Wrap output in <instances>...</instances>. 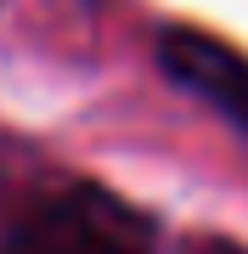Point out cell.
Masks as SVG:
<instances>
[{
  "label": "cell",
  "mask_w": 248,
  "mask_h": 254,
  "mask_svg": "<svg viewBox=\"0 0 248 254\" xmlns=\"http://www.w3.org/2000/svg\"><path fill=\"white\" fill-rule=\"evenodd\" d=\"M6 254H152V232L124 198L101 187H68L11 232Z\"/></svg>",
  "instance_id": "cell-1"
},
{
  "label": "cell",
  "mask_w": 248,
  "mask_h": 254,
  "mask_svg": "<svg viewBox=\"0 0 248 254\" xmlns=\"http://www.w3.org/2000/svg\"><path fill=\"white\" fill-rule=\"evenodd\" d=\"M158 63L175 85L198 91L214 113H226L248 136V57L237 46L198 34V28H164L158 34Z\"/></svg>",
  "instance_id": "cell-2"
}]
</instances>
